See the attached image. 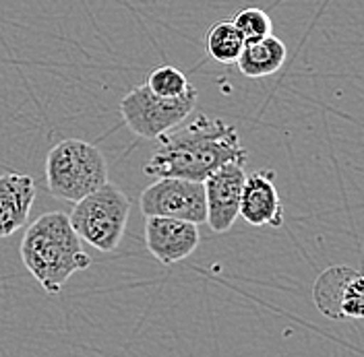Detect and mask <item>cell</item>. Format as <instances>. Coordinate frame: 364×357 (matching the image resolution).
<instances>
[{"label": "cell", "mask_w": 364, "mask_h": 357, "mask_svg": "<svg viewBox=\"0 0 364 357\" xmlns=\"http://www.w3.org/2000/svg\"><path fill=\"white\" fill-rule=\"evenodd\" d=\"M131 199L112 182L75 202L68 221L77 236L100 252H114L127 231Z\"/></svg>", "instance_id": "4"}, {"label": "cell", "mask_w": 364, "mask_h": 357, "mask_svg": "<svg viewBox=\"0 0 364 357\" xmlns=\"http://www.w3.org/2000/svg\"><path fill=\"white\" fill-rule=\"evenodd\" d=\"M197 106V89L191 87L181 97H159L143 83L120 99V114L131 133L141 138H159L181 126Z\"/></svg>", "instance_id": "5"}, {"label": "cell", "mask_w": 364, "mask_h": 357, "mask_svg": "<svg viewBox=\"0 0 364 357\" xmlns=\"http://www.w3.org/2000/svg\"><path fill=\"white\" fill-rule=\"evenodd\" d=\"M145 85L159 97H181L193 87L181 68L172 65H159L154 68L145 77Z\"/></svg>", "instance_id": "14"}, {"label": "cell", "mask_w": 364, "mask_h": 357, "mask_svg": "<svg viewBox=\"0 0 364 357\" xmlns=\"http://www.w3.org/2000/svg\"><path fill=\"white\" fill-rule=\"evenodd\" d=\"M199 225L170 217H145L147 250L166 267L188 258L199 248Z\"/></svg>", "instance_id": "9"}, {"label": "cell", "mask_w": 364, "mask_h": 357, "mask_svg": "<svg viewBox=\"0 0 364 357\" xmlns=\"http://www.w3.org/2000/svg\"><path fill=\"white\" fill-rule=\"evenodd\" d=\"M230 21L234 23V27L238 29V33L242 35L245 44L247 42H257V40H263L267 35L273 33V23L272 17L263 11V9H242L238 11Z\"/></svg>", "instance_id": "15"}, {"label": "cell", "mask_w": 364, "mask_h": 357, "mask_svg": "<svg viewBox=\"0 0 364 357\" xmlns=\"http://www.w3.org/2000/svg\"><path fill=\"white\" fill-rule=\"evenodd\" d=\"M108 182L104 153L85 141L67 138L46 157V184L54 199L77 202Z\"/></svg>", "instance_id": "3"}, {"label": "cell", "mask_w": 364, "mask_h": 357, "mask_svg": "<svg viewBox=\"0 0 364 357\" xmlns=\"http://www.w3.org/2000/svg\"><path fill=\"white\" fill-rule=\"evenodd\" d=\"M242 48L245 40L230 19L215 23L207 33V52L220 65H236Z\"/></svg>", "instance_id": "13"}, {"label": "cell", "mask_w": 364, "mask_h": 357, "mask_svg": "<svg viewBox=\"0 0 364 357\" xmlns=\"http://www.w3.org/2000/svg\"><path fill=\"white\" fill-rule=\"evenodd\" d=\"M247 159L249 151L234 126L199 114L193 122L159 136L158 151L145 163V174L205 182L226 163L245 165Z\"/></svg>", "instance_id": "1"}, {"label": "cell", "mask_w": 364, "mask_h": 357, "mask_svg": "<svg viewBox=\"0 0 364 357\" xmlns=\"http://www.w3.org/2000/svg\"><path fill=\"white\" fill-rule=\"evenodd\" d=\"M247 174L242 165L226 163L218 172H213L203 182L205 207H207V224L215 234L228 231L238 219L240 197Z\"/></svg>", "instance_id": "8"}, {"label": "cell", "mask_w": 364, "mask_h": 357, "mask_svg": "<svg viewBox=\"0 0 364 357\" xmlns=\"http://www.w3.org/2000/svg\"><path fill=\"white\" fill-rule=\"evenodd\" d=\"M145 217H170L201 225L207 219L203 182L182 178H158L141 194Z\"/></svg>", "instance_id": "6"}, {"label": "cell", "mask_w": 364, "mask_h": 357, "mask_svg": "<svg viewBox=\"0 0 364 357\" xmlns=\"http://www.w3.org/2000/svg\"><path fill=\"white\" fill-rule=\"evenodd\" d=\"M238 217H242L255 227H282L284 224V204L277 194L273 172H257L247 176L240 197Z\"/></svg>", "instance_id": "10"}, {"label": "cell", "mask_w": 364, "mask_h": 357, "mask_svg": "<svg viewBox=\"0 0 364 357\" xmlns=\"http://www.w3.org/2000/svg\"><path fill=\"white\" fill-rule=\"evenodd\" d=\"M313 300L318 312L331 320L363 318V275L348 265L325 268L315 281Z\"/></svg>", "instance_id": "7"}, {"label": "cell", "mask_w": 364, "mask_h": 357, "mask_svg": "<svg viewBox=\"0 0 364 357\" xmlns=\"http://www.w3.org/2000/svg\"><path fill=\"white\" fill-rule=\"evenodd\" d=\"M36 201V184L23 174L0 176V238L21 229Z\"/></svg>", "instance_id": "11"}, {"label": "cell", "mask_w": 364, "mask_h": 357, "mask_svg": "<svg viewBox=\"0 0 364 357\" xmlns=\"http://www.w3.org/2000/svg\"><path fill=\"white\" fill-rule=\"evenodd\" d=\"M21 260L48 293H60L68 279L90 268V254L73 229L67 213L50 211L27 227L21 240Z\"/></svg>", "instance_id": "2"}, {"label": "cell", "mask_w": 364, "mask_h": 357, "mask_svg": "<svg viewBox=\"0 0 364 357\" xmlns=\"http://www.w3.org/2000/svg\"><path fill=\"white\" fill-rule=\"evenodd\" d=\"M286 56H288L286 44L272 33L263 40L247 42L240 56H238V60H236V65L245 77L263 79V77H269L284 67Z\"/></svg>", "instance_id": "12"}]
</instances>
